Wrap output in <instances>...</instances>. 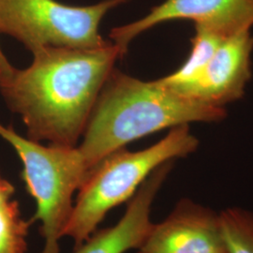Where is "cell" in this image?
Here are the masks:
<instances>
[{
    "instance_id": "8992f818",
    "label": "cell",
    "mask_w": 253,
    "mask_h": 253,
    "mask_svg": "<svg viewBox=\"0 0 253 253\" xmlns=\"http://www.w3.org/2000/svg\"><path fill=\"white\" fill-rule=\"evenodd\" d=\"M174 20H189L224 36H233L253 27V0H165L143 18L112 29L110 38L125 55L136 37Z\"/></svg>"
},
{
    "instance_id": "3957f363",
    "label": "cell",
    "mask_w": 253,
    "mask_h": 253,
    "mask_svg": "<svg viewBox=\"0 0 253 253\" xmlns=\"http://www.w3.org/2000/svg\"><path fill=\"white\" fill-rule=\"evenodd\" d=\"M198 145L189 125H181L143 150L131 152L121 148L108 155L86 173L64 236L71 237L76 248L81 246L109 211L131 199L157 168L193 153Z\"/></svg>"
},
{
    "instance_id": "5b68a950",
    "label": "cell",
    "mask_w": 253,
    "mask_h": 253,
    "mask_svg": "<svg viewBox=\"0 0 253 253\" xmlns=\"http://www.w3.org/2000/svg\"><path fill=\"white\" fill-rule=\"evenodd\" d=\"M128 1L76 7L55 0H0V34L14 38L31 53L44 47L101 48L110 42L100 36V22Z\"/></svg>"
},
{
    "instance_id": "9c48e42d",
    "label": "cell",
    "mask_w": 253,
    "mask_h": 253,
    "mask_svg": "<svg viewBox=\"0 0 253 253\" xmlns=\"http://www.w3.org/2000/svg\"><path fill=\"white\" fill-rule=\"evenodd\" d=\"M172 163H164L145 179L117 224L91 235L73 253H126L138 250L153 225L150 214L154 200L172 170Z\"/></svg>"
},
{
    "instance_id": "6da1fadb",
    "label": "cell",
    "mask_w": 253,
    "mask_h": 253,
    "mask_svg": "<svg viewBox=\"0 0 253 253\" xmlns=\"http://www.w3.org/2000/svg\"><path fill=\"white\" fill-rule=\"evenodd\" d=\"M24 70L0 79L8 107L27 126V138L77 146L117 60L124 54L110 42L97 49L44 47Z\"/></svg>"
},
{
    "instance_id": "7c38bea8",
    "label": "cell",
    "mask_w": 253,
    "mask_h": 253,
    "mask_svg": "<svg viewBox=\"0 0 253 253\" xmlns=\"http://www.w3.org/2000/svg\"><path fill=\"white\" fill-rule=\"evenodd\" d=\"M31 222L21 214L18 202L0 206V253H27V234Z\"/></svg>"
},
{
    "instance_id": "277c9868",
    "label": "cell",
    "mask_w": 253,
    "mask_h": 253,
    "mask_svg": "<svg viewBox=\"0 0 253 253\" xmlns=\"http://www.w3.org/2000/svg\"><path fill=\"white\" fill-rule=\"evenodd\" d=\"M0 137L13 147L23 164L22 178L36 201L30 222L40 221L44 246L41 253H60L59 241L73 214V194L88 169L77 146L41 145L0 124Z\"/></svg>"
},
{
    "instance_id": "7a4b0ae2",
    "label": "cell",
    "mask_w": 253,
    "mask_h": 253,
    "mask_svg": "<svg viewBox=\"0 0 253 253\" xmlns=\"http://www.w3.org/2000/svg\"><path fill=\"white\" fill-rule=\"evenodd\" d=\"M225 117L224 108L183 96L160 79L142 81L114 69L77 147L89 172L110 154L145 136L192 122H217Z\"/></svg>"
},
{
    "instance_id": "4fadbf2b",
    "label": "cell",
    "mask_w": 253,
    "mask_h": 253,
    "mask_svg": "<svg viewBox=\"0 0 253 253\" xmlns=\"http://www.w3.org/2000/svg\"><path fill=\"white\" fill-rule=\"evenodd\" d=\"M13 185L7 180L0 172V206L12 200L14 195Z\"/></svg>"
},
{
    "instance_id": "8fae6325",
    "label": "cell",
    "mask_w": 253,
    "mask_h": 253,
    "mask_svg": "<svg viewBox=\"0 0 253 253\" xmlns=\"http://www.w3.org/2000/svg\"><path fill=\"white\" fill-rule=\"evenodd\" d=\"M219 216L228 253H253V212L229 208Z\"/></svg>"
},
{
    "instance_id": "ba28073f",
    "label": "cell",
    "mask_w": 253,
    "mask_h": 253,
    "mask_svg": "<svg viewBox=\"0 0 253 253\" xmlns=\"http://www.w3.org/2000/svg\"><path fill=\"white\" fill-rule=\"evenodd\" d=\"M253 52L251 30L228 37L217 48L199 78L181 95L221 108L241 99L252 78Z\"/></svg>"
},
{
    "instance_id": "30bf717a",
    "label": "cell",
    "mask_w": 253,
    "mask_h": 253,
    "mask_svg": "<svg viewBox=\"0 0 253 253\" xmlns=\"http://www.w3.org/2000/svg\"><path fill=\"white\" fill-rule=\"evenodd\" d=\"M195 32L191 39V50L187 60L178 70L160 81L181 94L199 78L217 48L228 37L204 26L194 25Z\"/></svg>"
},
{
    "instance_id": "5bb4252c",
    "label": "cell",
    "mask_w": 253,
    "mask_h": 253,
    "mask_svg": "<svg viewBox=\"0 0 253 253\" xmlns=\"http://www.w3.org/2000/svg\"><path fill=\"white\" fill-rule=\"evenodd\" d=\"M13 69L14 67H12L11 64L9 63V60L7 59L0 47V79L9 75L13 71Z\"/></svg>"
},
{
    "instance_id": "52a82bcc",
    "label": "cell",
    "mask_w": 253,
    "mask_h": 253,
    "mask_svg": "<svg viewBox=\"0 0 253 253\" xmlns=\"http://www.w3.org/2000/svg\"><path fill=\"white\" fill-rule=\"evenodd\" d=\"M138 253H228L219 213L182 199L151 227Z\"/></svg>"
}]
</instances>
